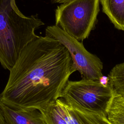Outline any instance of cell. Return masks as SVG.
I'll return each instance as SVG.
<instances>
[{
  "label": "cell",
  "mask_w": 124,
  "mask_h": 124,
  "mask_svg": "<svg viewBox=\"0 0 124 124\" xmlns=\"http://www.w3.org/2000/svg\"><path fill=\"white\" fill-rule=\"evenodd\" d=\"M0 124H6L4 117L2 114L0 108Z\"/></svg>",
  "instance_id": "cell-12"
},
{
  "label": "cell",
  "mask_w": 124,
  "mask_h": 124,
  "mask_svg": "<svg viewBox=\"0 0 124 124\" xmlns=\"http://www.w3.org/2000/svg\"><path fill=\"white\" fill-rule=\"evenodd\" d=\"M44 25L37 15L26 16L15 0H0V63L9 71L22 50L38 36L36 29Z\"/></svg>",
  "instance_id": "cell-2"
},
{
  "label": "cell",
  "mask_w": 124,
  "mask_h": 124,
  "mask_svg": "<svg viewBox=\"0 0 124 124\" xmlns=\"http://www.w3.org/2000/svg\"><path fill=\"white\" fill-rule=\"evenodd\" d=\"M107 117L112 124H124V94L113 91L107 109Z\"/></svg>",
  "instance_id": "cell-8"
},
{
  "label": "cell",
  "mask_w": 124,
  "mask_h": 124,
  "mask_svg": "<svg viewBox=\"0 0 124 124\" xmlns=\"http://www.w3.org/2000/svg\"><path fill=\"white\" fill-rule=\"evenodd\" d=\"M46 35L58 40L67 49L73 66L82 79L101 80L103 77L102 62L98 57L88 51L82 43L56 25L47 27Z\"/></svg>",
  "instance_id": "cell-5"
},
{
  "label": "cell",
  "mask_w": 124,
  "mask_h": 124,
  "mask_svg": "<svg viewBox=\"0 0 124 124\" xmlns=\"http://www.w3.org/2000/svg\"><path fill=\"white\" fill-rule=\"evenodd\" d=\"M69 0H52V2L53 3H62L65 2Z\"/></svg>",
  "instance_id": "cell-13"
},
{
  "label": "cell",
  "mask_w": 124,
  "mask_h": 124,
  "mask_svg": "<svg viewBox=\"0 0 124 124\" xmlns=\"http://www.w3.org/2000/svg\"><path fill=\"white\" fill-rule=\"evenodd\" d=\"M46 124H68L57 100L39 109Z\"/></svg>",
  "instance_id": "cell-9"
},
{
  "label": "cell",
  "mask_w": 124,
  "mask_h": 124,
  "mask_svg": "<svg viewBox=\"0 0 124 124\" xmlns=\"http://www.w3.org/2000/svg\"><path fill=\"white\" fill-rule=\"evenodd\" d=\"M0 108L6 124H46L38 109H16L0 101Z\"/></svg>",
  "instance_id": "cell-6"
},
{
  "label": "cell",
  "mask_w": 124,
  "mask_h": 124,
  "mask_svg": "<svg viewBox=\"0 0 124 124\" xmlns=\"http://www.w3.org/2000/svg\"><path fill=\"white\" fill-rule=\"evenodd\" d=\"M113 91L119 94H124V62L117 64L110 70L107 82Z\"/></svg>",
  "instance_id": "cell-10"
},
{
  "label": "cell",
  "mask_w": 124,
  "mask_h": 124,
  "mask_svg": "<svg viewBox=\"0 0 124 124\" xmlns=\"http://www.w3.org/2000/svg\"><path fill=\"white\" fill-rule=\"evenodd\" d=\"M113 90L101 80L82 79L68 80L61 98L70 106L86 111L107 116V109Z\"/></svg>",
  "instance_id": "cell-4"
},
{
  "label": "cell",
  "mask_w": 124,
  "mask_h": 124,
  "mask_svg": "<svg viewBox=\"0 0 124 124\" xmlns=\"http://www.w3.org/2000/svg\"><path fill=\"white\" fill-rule=\"evenodd\" d=\"M100 0H69L55 10V25L79 41L89 35L99 11Z\"/></svg>",
  "instance_id": "cell-3"
},
{
  "label": "cell",
  "mask_w": 124,
  "mask_h": 124,
  "mask_svg": "<svg viewBox=\"0 0 124 124\" xmlns=\"http://www.w3.org/2000/svg\"><path fill=\"white\" fill-rule=\"evenodd\" d=\"M71 107L80 124H112L107 118V116Z\"/></svg>",
  "instance_id": "cell-11"
},
{
  "label": "cell",
  "mask_w": 124,
  "mask_h": 124,
  "mask_svg": "<svg viewBox=\"0 0 124 124\" xmlns=\"http://www.w3.org/2000/svg\"><path fill=\"white\" fill-rule=\"evenodd\" d=\"M76 71L62 43L48 36H38L24 48L10 70L0 101L16 109H39L61 98Z\"/></svg>",
  "instance_id": "cell-1"
},
{
  "label": "cell",
  "mask_w": 124,
  "mask_h": 124,
  "mask_svg": "<svg viewBox=\"0 0 124 124\" xmlns=\"http://www.w3.org/2000/svg\"><path fill=\"white\" fill-rule=\"evenodd\" d=\"M103 12L115 27L124 31V0H100Z\"/></svg>",
  "instance_id": "cell-7"
}]
</instances>
